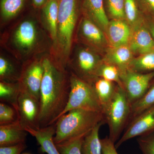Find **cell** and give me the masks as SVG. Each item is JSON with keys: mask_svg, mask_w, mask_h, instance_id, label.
I'll list each match as a JSON object with an SVG mask.
<instances>
[{"mask_svg": "<svg viewBox=\"0 0 154 154\" xmlns=\"http://www.w3.org/2000/svg\"><path fill=\"white\" fill-rule=\"evenodd\" d=\"M40 88V128L54 124L66 107L70 91V80L64 69L45 58Z\"/></svg>", "mask_w": 154, "mask_h": 154, "instance_id": "cell-1", "label": "cell"}, {"mask_svg": "<svg viewBox=\"0 0 154 154\" xmlns=\"http://www.w3.org/2000/svg\"><path fill=\"white\" fill-rule=\"evenodd\" d=\"M102 122H105L103 113L101 112L82 109L70 110L60 116L55 122L54 142L58 144L85 136Z\"/></svg>", "mask_w": 154, "mask_h": 154, "instance_id": "cell-2", "label": "cell"}, {"mask_svg": "<svg viewBox=\"0 0 154 154\" xmlns=\"http://www.w3.org/2000/svg\"><path fill=\"white\" fill-rule=\"evenodd\" d=\"M131 112V104L124 89L118 85L113 98L102 112L105 124L109 128L108 137L115 143L129 123Z\"/></svg>", "mask_w": 154, "mask_h": 154, "instance_id": "cell-3", "label": "cell"}, {"mask_svg": "<svg viewBox=\"0 0 154 154\" xmlns=\"http://www.w3.org/2000/svg\"><path fill=\"white\" fill-rule=\"evenodd\" d=\"M78 19L77 0H59L55 43L62 55L67 57Z\"/></svg>", "mask_w": 154, "mask_h": 154, "instance_id": "cell-4", "label": "cell"}, {"mask_svg": "<svg viewBox=\"0 0 154 154\" xmlns=\"http://www.w3.org/2000/svg\"><path fill=\"white\" fill-rule=\"evenodd\" d=\"M70 80V91L68 102L59 118L75 109L102 113V106L90 84L73 73L71 74Z\"/></svg>", "mask_w": 154, "mask_h": 154, "instance_id": "cell-5", "label": "cell"}, {"mask_svg": "<svg viewBox=\"0 0 154 154\" xmlns=\"http://www.w3.org/2000/svg\"><path fill=\"white\" fill-rule=\"evenodd\" d=\"M120 78L124 89L131 105L144 95L154 79V72H137L128 69L122 72Z\"/></svg>", "mask_w": 154, "mask_h": 154, "instance_id": "cell-6", "label": "cell"}, {"mask_svg": "<svg viewBox=\"0 0 154 154\" xmlns=\"http://www.w3.org/2000/svg\"><path fill=\"white\" fill-rule=\"evenodd\" d=\"M40 99L27 92L20 91L17 110L19 123L23 128H40Z\"/></svg>", "mask_w": 154, "mask_h": 154, "instance_id": "cell-7", "label": "cell"}, {"mask_svg": "<svg viewBox=\"0 0 154 154\" xmlns=\"http://www.w3.org/2000/svg\"><path fill=\"white\" fill-rule=\"evenodd\" d=\"M154 132V106L144 110L129 122L118 141L116 149L128 140Z\"/></svg>", "mask_w": 154, "mask_h": 154, "instance_id": "cell-8", "label": "cell"}, {"mask_svg": "<svg viewBox=\"0 0 154 154\" xmlns=\"http://www.w3.org/2000/svg\"><path fill=\"white\" fill-rule=\"evenodd\" d=\"M44 73L43 61H35L22 68L19 82L20 91L40 99V88Z\"/></svg>", "mask_w": 154, "mask_h": 154, "instance_id": "cell-9", "label": "cell"}, {"mask_svg": "<svg viewBox=\"0 0 154 154\" xmlns=\"http://www.w3.org/2000/svg\"><path fill=\"white\" fill-rule=\"evenodd\" d=\"M38 31L33 20H26L20 23L14 31L12 42L16 48L22 54L32 52L38 41Z\"/></svg>", "mask_w": 154, "mask_h": 154, "instance_id": "cell-10", "label": "cell"}, {"mask_svg": "<svg viewBox=\"0 0 154 154\" xmlns=\"http://www.w3.org/2000/svg\"><path fill=\"white\" fill-rule=\"evenodd\" d=\"M102 63L99 56L92 50L81 48L77 53L75 63L72 66L75 72L74 74L89 82L96 77V71Z\"/></svg>", "mask_w": 154, "mask_h": 154, "instance_id": "cell-11", "label": "cell"}, {"mask_svg": "<svg viewBox=\"0 0 154 154\" xmlns=\"http://www.w3.org/2000/svg\"><path fill=\"white\" fill-rule=\"evenodd\" d=\"M79 35L84 42L95 49H103L109 45L104 31L86 17L80 23Z\"/></svg>", "mask_w": 154, "mask_h": 154, "instance_id": "cell-12", "label": "cell"}, {"mask_svg": "<svg viewBox=\"0 0 154 154\" xmlns=\"http://www.w3.org/2000/svg\"><path fill=\"white\" fill-rule=\"evenodd\" d=\"M132 32L126 21L113 19L109 21L105 34L110 47H116L128 45Z\"/></svg>", "mask_w": 154, "mask_h": 154, "instance_id": "cell-13", "label": "cell"}, {"mask_svg": "<svg viewBox=\"0 0 154 154\" xmlns=\"http://www.w3.org/2000/svg\"><path fill=\"white\" fill-rule=\"evenodd\" d=\"M128 46L133 53L139 55L154 51V40L149 29L142 24L133 29Z\"/></svg>", "mask_w": 154, "mask_h": 154, "instance_id": "cell-14", "label": "cell"}, {"mask_svg": "<svg viewBox=\"0 0 154 154\" xmlns=\"http://www.w3.org/2000/svg\"><path fill=\"white\" fill-rule=\"evenodd\" d=\"M25 130L36 138L42 152L47 154H60L53 140L56 132L55 123L38 129L27 128Z\"/></svg>", "mask_w": 154, "mask_h": 154, "instance_id": "cell-15", "label": "cell"}, {"mask_svg": "<svg viewBox=\"0 0 154 154\" xmlns=\"http://www.w3.org/2000/svg\"><path fill=\"white\" fill-rule=\"evenodd\" d=\"M85 17L98 25L105 33L109 21L105 13L103 0H82Z\"/></svg>", "mask_w": 154, "mask_h": 154, "instance_id": "cell-16", "label": "cell"}, {"mask_svg": "<svg viewBox=\"0 0 154 154\" xmlns=\"http://www.w3.org/2000/svg\"><path fill=\"white\" fill-rule=\"evenodd\" d=\"M28 134L19 122L13 124L0 125V147L25 143Z\"/></svg>", "mask_w": 154, "mask_h": 154, "instance_id": "cell-17", "label": "cell"}, {"mask_svg": "<svg viewBox=\"0 0 154 154\" xmlns=\"http://www.w3.org/2000/svg\"><path fill=\"white\" fill-rule=\"evenodd\" d=\"M133 55L128 45L110 47L107 49L104 62L116 66L121 73L128 69L134 58Z\"/></svg>", "mask_w": 154, "mask_h": 154, "instance_id": "cell-18", "label": "cell"}, {"mask_svg": "<svg viewBox=\"0 0 154 154\" xmlns=\"http://www.w3.org/2000/svg\"><path fill=\"white\" fill-rule=\"evenodd\" d=\"M103 109L110 102L118 85L100 77H95L89 82Z\"/></svg>", "mask_w": 154, "mask_h": 154, "instance_id": "cell-19", "label": "cell"}, {"mask_svg": "<svg viewBox=\"0 0 154 154\" xmlns=\"http://www.w3.org/2000/svg\"><path fill=\"white\" fill-rule=\"evenodd\" d=\"M58 0H48L43 6V19L51 37L54 42L57 36Z\"/></svg>", "mask_w": 154, "mask_h": 154, "instance_id": "cell-20", "label": "cell"}, {"mask_svg": "<svg viewBox=\"0 0 154 154\" xmlns=\"http://www.w3.org/2000/svg\"><path fill=\"white\" fill-rule=\"evenodd\" d=\"M104 124V122H100L85 136L82 146V154H102L99 131L101 126Z\"/></svg>", "mask_w": 154, "mask_h": 154, "instance_id": "cell-21", "label": "cell"}, {"mask_svg": "<svg viewBox=\"0 0 154 154\" xmlns=\"http://www.w3.org/2000/svg\"><path fill=\"white\" fill-rule=\"evenodd\" d=\"M20 93L19 83L0 82V101L13 106L17 109Z\"/></svg>", "mask_w": 154, "mask_h": 154, "instance_id": "cell-22", "label": "cell"}, {"mask_svg": "<svg viewBox=\"0 0 154 154\" xmlns=\"http://www.w3.org/2000/svg\"><path fill=\"white\" fill-rule=\"evenodd\" d=\"M22 69H18L7 58L0 57V79L1 82H18L20 79Z\"/></svg>", "mask_w": 154, "mask_h": 154, "instance_id": "cell-23", "label": "cell"}, {"mask_svg": "<svg viewBox=\"0 0 154 154\" xmlns=\"http://www.w3.org/2000/svg\"><path fill=\"white\" fill-rule=\"evenodd\" d=\"M128 69L143 73L154 72V51L141 54L133 58Z\"/></svg>", "mask_w": 154, "mask_h": 154, "instance_id": "cell-24", "label": "cell"}, {"mask_svg": "<svg viewBox=\"0 0 154 154\" xmlns=\"http://www.w3.org/2000/svg\"><path fill=\"white\" fill-rule=\"evenodd\" d=\"M154 106V83L152 84L145 94L140 99L131 105V112L129 122L150 107ZM129 124V123H128Z\"/></svg>", "mask_w": 154, "mask_h": 154, "instance_id": "cell-25", "label": "cell"}, {"mask_svg": "<svg viewBox=\"0 0 154 154\" xmlns=\"http://www.w3.org/2000/svg\"><path fill=\"white\" fill-rule=\"evenodd\" d=\"M120 71L116 66L102 62L96 71L95 76L116 83L122 88Z\"/></svg>", "mask_w": 154, "mask_h": 154, "instance_id": "cell-26", "label": "cell"}, {"mask_svg": "<svg viewBox=\"0 0 154 154\" xmlns=\"http://www.w3.org/2000/svg\"><path fill=\"white\" fill-rule=\"evenodd\" d=\"M25 0H2L1 14L5 20L14 18L21 11Z\"/></svg>", "mask_w": 154, "mask_h": 154, "instance_id": "cell-27", "label": "cell"}, {"mask_svg": "<svg viewBox=\"0 0 154 154\" xmlns=\"http://www.w3.org/2000/svg\"><path fill=\"white\" fill-rule=\"evenodd\" d=\"M125 21L132 29L143 24L135 0H125Z\"/></svg>", "mask_w": 154, "mask_h": 154, "instance_id": "cell-28", "label": "cell"}, {"mask_svg": "<svg viewBox=\"0 0 154 154\" xmlns=\"http://www.w3.org/2000/svg\"><path fill=\"white\" fill-rule=\"evenodd\" d=\"M85 137L76 138L56 146L60 154H82V146Z\"/></svg>", "mask_w": 154, "mask_h": 154, "instance_id": "cell-29", "label": "cell"}, {"mask_svg": "<svg viewBox=\"0 0 154 154\" xmlns=\"http://www.w3.org/2000/svg\"><path fill=\"white\" fill-rule=\"evenodd\" d=\"M19 122L16 108L12 105L1 102L0 103V125H7Z\"/></svg>", "mask_w": 154, "mask_h": 154, "instance_id": "cell-30", "label": "cell"}, {"mask_svg": "<svg viewBox=\"0 0 154 154\" xmlns=\"http://www.w3.org/2000/svg\"><path fill=\"white\" fill-rule=\"evenodd\" d=\"M107 7L112 19L125 21V0H107Z\"/></svg>", "mask_w": 154, "mask_h": 154, "instance_id": "cell-31", "label": "cell"}, {"mask_svg": "<svg viewBox=\"0 0 154 154\" xmlns=\"http://www.w3.org/2000/svg\"><path fill=\"white\" fill-rule=\"evenodd\" d=\"M139 148L143 154H154V132L139 137Z\"/></svg>", "mask_w": 154, "mask_h": 154, "instance_id": "cell-32", "label": "cell"}, {"mask_svg": "<svg viewBox=\"0 0 154 154\" xmlns=\"http://www.w3.org/2000/svg\"><path fill=\"white\" fill-rule=\"evenodd\" d=\"M102 154H118L116 151L115 143L108 137L101 139Z\"/></svg>", "mask_w": 154, "mask_h": 154, "instance_id": "cell-33", "label": "cell"}, {"mask_svg": "<svg viewBox=\"0 0 154 154\" xmlns=\"http://www.w3.org/2000/svg\"><path fill=\"white\" fill-rule=\"evenodd\" d=\"M26 148L25 143L8 146L0 147V154H21Z\"/></svg>", "mask_w": 154, "mask_h": 154, "instance_id": "cell-34", "label": "cell"}, {"mask_svg": "<svg viewBox=\"0 0 154 154\" xmlns=\"http://www.w3.org/2000/svg\"><path fill=\"white\" fill-rule=\"evenodd\" d=\"M148 8L154 15V0H143Z\"/></svg>", "mask_w": 154, "mask_h": 154, "instance_id": "cell-35", "label": "cell"}, {"mask_svg": "<svg viewBox=\"0 0 154 154\" xmlns=\"http://www.w3.org/2000/svg\"><path fill=\"white\" fill-rule=\"evenodd\" d=\"M48 0H32L33 5L36 8L44 6L47 3Z\"/></svg>", "mask_w": 154, "mask_h": 154, "instance_id": "cell-36", "label": "cell"}, {"mask_svg": "<svg viewBox=\"0 0 154 154\" xmlns=\"http://www.w3.org/2000/svg\"><path fill=\"white\" fill-rule=\"evenodd\" d=\"M149 30L154 40V23H150L149 25Z\"/></svg>", "mask_w": 154, "mask_h": 154, "instance_id": "cell-37", "label": "cell"}, {"mask_svg": "<svg viewBox=\"0 0 154 154\" xmlns=\"http://www.w3.org/2000/svg\"><path fill=\"white\" fill-rule=\"evenodd\" d=\"M28 154V153H24V154Z\"/></svg>", "mask_w": 154, "mask_h": 154, "instance_id": "cell-38", "label": "cell"}]
</instances>
